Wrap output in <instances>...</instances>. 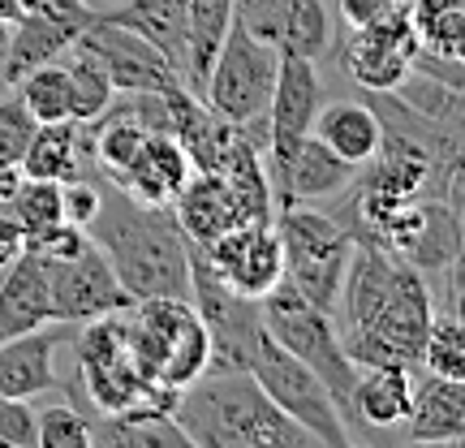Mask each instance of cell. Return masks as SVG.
Instances as JSON below:
<instances>
[{"label":"cell","instance_id":"cell-1","mask_svg":"<svg viewBox=\"0 0 465 448\" xmlns=\"http://www.w3.org/2000/svg\"><path fill=\"white\" fill-rule=\"evenodd\" d=\"M86 233L134 302L190 298V237L173 203H138L125 190H108Z\"/></svg>","mask_w":465,"mask_h":448},{"label":"cell","instance_id":"cell-2","mask_svg":"<svg viewBox=\"0 0 465 448\" xmlns=\"http://www.w3.org/2000/svg\"><path fill=\"white\" fill-rule=\"evenodd\" d=\"M194 448H315L319 440L284 414L246 366L207 371L173 405Z\"/></svg>","mask_w":465,"mask_h":448},{"label":"cell","instance_id":"cell-3","mask_svg":"<svg viewBox=\"0 0 465 448\" xmlns=\"http://www.w3.org/2000/svg\"><path fill=\"white\" fill-rule=\"evenodd\" d=\"M259 319H263L267 336H276L293 358L311 366L319 375V383L328 388L332 405L341 410V418H358L353 410V383H358V366L345 353V341L336 333V324L328 311H319L315 302H306L298 294V284L281 276V281L259 298Z\"/></svg>","mask_w":465,"mask_h":448},{"label":"cell","instance_id":"cell-4","mask_svg":"<svg viewBox=\"0 0 465 448\" xmlns=\"http://www.w3.org/2000/svg\"><path fill=\"white\" fill-rule=\"evenodd\" d=\"M272 224H276V237L284 250V276L298 284V294L306 302L336 315L341 284H345L349 259H353V229L328 212L306 207V203L281 207Z\"/></svg>","mask_w":465,"mask_h":448},{"label":"cell","instance_id":"cell-5","mask_svg":"<svg viewBox=\"0 0 465 448\" xmlns=\"http://www.w3.org/2000/svg\"><path fill=\"white\" fill-rule=\"evenodd\" d=\"M431 319V284L414 264L401 259L392 289L380 302V311L366 319L358 333L341 336V341H345V353L353 358V366H405V371H418Z\"/></svg>","mask_w":465,"mask_h":448},{"label":"cell","instance_id":"cell-6","mask_svg":"<svg viewBox=\"0 0 465 448\" xmlns=\"http://www.w3.org/2000/svg\"><path fill=\"white\" fill-rule=\"evenodd\" d=\"M276 69H281V52L259 35H250L237 17H232L229 35L220 44L203 100L212 113H220L232 125H254L267 116L272 104V86H276Z\"/></svg>","mask_w":465,"mask_h":448},{"label":"cell","instance_id":"cell-7","mask_svg":"<svg viewBox=\"0 0 465 448\" xmlns=\"http://www.w3.org/2000/svg\"><path fill=\"white\" fill-rule=\"evenodd\" d=\"M250 375L263 383L267 397L276 401L293 423H302L319 444H332V448L353 444V432L345 427V418H341V410L332 405L328 388L319 383V375L302 363V358H293L276 336H267V328L259 333V341H254Z\"/></svg>","mask_w":465,"mask_h":448},{"label":"cell","instance_id":"cell-8","mask_svg":"<svg viewBox=\"0 0 465 448\" xmlns=\"http://www.w3.org/2000/svg\"><path fill=\"white\" fill-rule=\"evenodd\" d=\"M78 375H83L86 397L95 401L100 414H116V410H130L147 397L151 383L143 380V371L134 366L130 345H125V311L116 315H100L91 324H78Z\"/></svg>","mask_w":465,"mask_h":448},{"label":"cell","instance_id":"cell-9","mask_svg":"<svg viewBox=\"0 0 465 448\" xmlns=\"http://www.w3.org/2000/svg\"><path fill=\"white\" fill-rule=\"evenodd\" d=\"M48 289H52V319L56 324H74V328L134 306V298L116 281L108 254L95 242H86L83 250H74L65 259H48Z\"/></svg>","mask_w":465,"mask_h":448},{"label":"cell","instance_id":"cell-10","mask_svg":"<svg viewBox=\"0 0 465 448\" xmlns=\"http://www.w3.org/2000/svg\"><path fill=\"white\" fill-rule=\"evenodd\" d=\"M95 17H100V9H95L91 0H44V5L26 9V14L9 26V56H5V78H9V86H14L22 74H31L35 65L65 56V52L83 39V31Z\"/></svg>","mask_w":465,"mask_h":448},{"label":"cell","instance_id":"cell-11","mask_svg":"<svg viewBox=\"0 0 465 448\" xmlns=\"http://www.w3.org/2000/svg\"><path fill=\"white\" fill-rule=\"evenodd\" d=\"M207 264L216 267V276L242 298H263L272 284L284 276V250L276 237L272 220H254V224H232L203 246Z\"/></svg>","mask_w":465,"mask_h":448},{"label":"cell","instance_id":"cell-12","mask_svg":"<svg viewBox=\"0 0 465 448\" xmlns=\"http://www.w3.org/2000/svg\"><path fill=\"white\" fill-rule=\"evenodd\" d=\"M78 44H83L86 52H95V56H100V65L108 69L116 95H138V91H155V95H164V91L185 86L182 74L168 65L164 56L151 48L143 35L125 31V26H113V22H104V17H95V22L86 26Z\"/></svg>","mask_w":465,"mask_h":448},{"label":"cell","instance_id":"cell-13","mask_svg":"<svg viewBox=\"0 0 465 448\" xmlns=\"http://www.w3.org/2000/svg\"><path fill=\"white\" fill-rule=\"evenodd\" d=\"M323 108V78L315 61L302 56H281L272 104H267V147L263 164H276L298 147L306 134L315 130V116Z\"/></svg>","mask_w":465,"mask_h":448},{"label":"cell","instance_id":"cell-14","mask_svg":"<svg viewBox=\"0 0 465 448\" xmlns=\"http://www.w3.org/2000/svg\"><path fill=\"white\" fill-rule=\"evenodd\" d=\"M267 168V182H272V199L289 207V203H323L336 199L353 185V164L345 155H336L319 134H306L298 147L289 151L284 160Z\"/></svg>","mask_w":465,"mask_h":448},{"label":"cell","instance_id":"cell-15","mask_svg":"<svg viewBox=\"0 0 465 448\" xmlns=\"http://www.w3.org/2000/svg\"><path fill=\"white\" fill-rule=\"evenodd\" d=\"M78 333L74 324H44L35 333L9 336L0 341V397H17V401H35L39 393L56 388V345H65L69 336Z\"/></svg>","mask_w":465,"mask_h":448},{"label":"cell","instance_id":"cell-16","mask_svg":"<svg viewBox=\"0 0 465 448\" xmlns=\"http://www.w3.org/2000/svg\"><path fill=\"white\" fill-rule=\"evenodd\" d=\"M190 177H194V160L182 147V138L177 134H147L143 151L108 182L138 203H173Z\"/></svg>","mask_w":465,"mask_h":448},{"label":"cell","instance_id":"cell-17","mask_svg":"<svg viewBox=\"0 0 465 448\" xmlns=\"http://www.w3.org/2000/svg\"><path fill=\"white\" fill-rule=\"evenodd\" d=\"M52 319V289H48V259L22 250L14 264L5 267V281H0V341L22 333H35Z\"/></svg>","mask_w":465,"mask_h":448},{"label":"cell","instance_id":"cell-18","mask_svg":"<svg viewBox=\"0 0 465 448\" xmlns=\"http://www.w3.org/2000/svg\"><path fill=\"white\" fill-rule=\"evenodd\" d=\"M405 440L414 444H465V380L422 375L414 380V405L405 418Z\"/></svg>","mask_w":465,"mask_h":448},{"label":"cell","instance_id":"cell-19","mask_svg":"<svg viewBox=\"0 0 465 448\" xmlns=\"http://www.w3.org/2000/svg\"><path fill=\"white\" fill-rule=\"evenodd\" d=\"M104 22L143 35L151 48L185 78V52H190V14L185 0H125L121 9H100Z\"/></svg>","mask_w":465,"mask_h":448},{"label":"cell","instance_id":"cell-20","mask_svg":"<svg viewBox=\"0 0 465 448\" xmlns=\"http://www.w3.org/2000/svg\"><path fill=\"white\" fill-rule=\"evenodd\" d=\"M311 134H319V138H323L336 155H345L353 168L371 164L375 151L383 147V121H380V113L362 100H336V104L323 100Z\"/></svg>","mask_w":465,"mask_h":448},{"label":"cell","instance_id":"cell-21","mask_svg":"<svg viewBox=\"0 0 465 448\" xmlns=\"http://www.w3.org/2000/svg\"><path fill=\"white\" fill-rule=\"evenodd\" d=\"M173 212H177V224L185 229V237L199 242V246L216 242L220 233L232 229V224H242L232 190L220 173H194L182 194L173 199Z\"/></svg>","mask_w":465,"mask_h":448},{"label":"cell","instance_id":"cell-22","mask_svg":"<svg viewBox=\"0 0 465 448\" xmlns=\"http://www.w3.org/2000/svg\"><path fill=\"white\" fill-rule=\"evenodd\" d=\"M95 427V444L104 448H194L190 435L182 432V423L151 405L147 397L130 405V410H116V414H100Z\"/></svg>","mask_w":465,"mask_h":448},{"label":"cell","instance_id":"cell-23","mask_svg":"<svg viewBox=\"0 0 465 448\" xmlns=\"http://www.w3.org/2000/svg\"><path fill=\"white\" fill-rule=\"evenodd\" d=\"M414 405V371L405 366H358L353 410L362 427H401Z\"/></svg>","mask_w":465,"mask_h":448},{"label":"cell","instance_id":"cell-24","mask_svg":"<svg viewBox=\"0 0 465 448\" xmlns=\"http://www.w3.org/2000/svg\"><path fill=\"white\" fill-rule=\"evenodd\" d=\"M86 151L91 143H86L83 121H39L31 147L22 155V173L44 177V182H74V177H83Z\"/></svg>","mask_w":465,"mask_h":448},{"label":"cell","instance_id":"cell-25","mask_svg":"<svg viewBox=\"0 0 465 448\" xmlns=\"http://www.w3.org/2000/svg\"><path fill=\"white\" fill-rule=\"evenodd\" d=\"M190 14V52H185V86L203 95L212 61H216L220 44L229 35L232 17H237V0H185Z\"/></svg>","mask_w":465,"mask_h":448},{"label":"cell","instance_id":"cell-26","mask_svg":"<svg viewBox=\"0 0 465 448\" xmlns=\"http://www.w3.org/2000/svg\"><path fill=\"white\" fill-rule=\"evenodd\" d=\"M14 95L31 108L35 121H74V83L65 61H44L14 83Z\"/></svg>","mask_w":465,"mask_h":448},{"label":"cell","instance_id":"cell-27","mask_svg":"<svg viewBox=\"0 0 465 448\" xmlns=\"http://www.w3.org/2000/svg\"><path fill=\"white\" fill-rule=\"evenodd\" d=\"M332 48V17H328V5L323 0H293L289 14L281 22V35H276V52L281 56H302V61H315Z\"/></svg>","mask_w":465,"mask_h":448},{"label":"cell","instance_id":"cell-28","mask_svg":"<svg viewBox=\"0 0 465 448\" xmlns=\"http://www.w3.org/2000/svg\"><path fill=\"white\" fill-rule=\"evenodd\" d=\"M69 69V83H74V121H95L100 113H108V104L116 100V86L108 78V69L100 65V56L95 52H86L83 44H74V48L61 56Z\"/></svg>","mask_w":465,"mask_h":448},{"label":"cell","instance_id":"cell-29","mask_svg":"<svg viewBox=\"0 0 465 448\" xmlns=\"http://www.w3.org/2000/svg\"><path fill=\"white\" fill-rule=\"evenodd\" d=\"M207 366H212V336H207L199 311H194V315L182 324V333H177L173 349H168V358H164V366H160V380L155 383L182 393V388H190L199 375H207Z\"/></svg>","mask_w":465,"mask_h":448},{"label":"cell","instance_id":"cell-30","mask_svg":"<svg viewBox=\"0 0 465 448\" xmlns=\"http://www.w3.org/2000/svg\"><path fill=\"white\" fill-rule=\"evenodd\" d=\"M9 216L17 220V229L35 237V233L52 229L65 220V207H61V182H44V177H22L9 203H0Z\"/></svg>","mask_w":465,"mask_h":448},{"label":"cell","instance_id":"cell-31","mask_svg":"<svg viewBox=\"0 0 465 448\" xmlns=\"http://www.w3.org/2000/svg\"><path fill=\"white\" fill-rule=\"evenodd\" d=\"M422 366L444 380H465V319L435 315L422 345Z\"/></svg>","mask_w":465,"mask_h":448},{"label":"cell","instance_id":"cell-32","mask_svg":"<svg viewBox=\"0 0 465 448\" xmlns=\"http://www.w3.org/2000/svg\"><path fill=\"white\" fill-rule=\"evenodd\" d=\"M95 427L74 405H48L39 410V448H91Z\"/></svg>","mask_w":465,"mask_h":448},{"label":"cell","instance_id":"cell-33","mask_svg":"<svg viewBox=\"0 0 465 448\" xmlns=\"http://www.w3.org/2000/svg\"><path fill=\"white\" fill-rule=\"evenodd\" d=\"M35 130H39V121L31 116V108L14 91L0 95V164H22Z\"/></svg>","mask_w":465,"mask_h":448},{"label":"cell","instance_id":"cell-34","mask_svg":"<svg viewBox=\"0 0 465 448\" xmlns=\"http://www.w3.org/2000/svg\"><path fill=\"white\" fill-rule=\"evenodd\" d=\"M104 190L91 177H74V182H61V207H65V220L78 224V229H91V220L100 216Z\"/></svg>","mask_w":465,"mask_h":448},{"label":"cell","instance_id":"cell-35","mask_svg":"<svg viewBox=\"0 0 465 448\" xmlns=\"http://www.w3.org/2000/svg\"><path fill=\"white\" fill-rule=\"evenodd\" d=\"M289 5H293V0H237V22H242L250 35H259V39H267V44H276Z\"/></svg>","mask_w":465,"mask_h":448},{"label":"cell","instance_id":"cell-36","mask_svg":"<svg viewBox=\"0 0 465 448\" xmlns=\"http://www.w3.org/2000/svg\"><path fill=\"white\" fill-rule=\"evenodd\" d=\"M392 5H405V0H341V17L349 22V31H362L371 22H380Z\"/></svg>","mask_w":465,"mask_h":448},{"label":"cell","instance_id":"cell-37","mask_svg":"<svg viewBox=\"0 0 465 448\" xmlns=\"http://www.w3.org/2000/svg\"><path fill=\"white\" fill-rule=\"evenodd\" d=\"M22 250H26V233L17 229V220L9 216L5 207H0V272H5V267L14 264V259L22 254Z\"/></svg>","mask_w":465,"mask_h":448},{"label":"cell","instance_id":"cell-38","mask_svg":"<svg viewBox=\"0 0 465 448\" xmlns=\"http://www.w3.org/2000/svg\"><path fill=\"white\" fill-rule=\"evenodd\" d=\"M22 164H0V203H9V194H14L17 185H22Z\"/></svg>","mask_w":465,"mask_h":448},{"label":"cell","instance_id":"cell-39","mask_svg":"<svg viewBox=\"0 0 465 448\" xmlns=\"http://www.w3.org/2000/svg\"><path fill=\"white\" fill-rule=\"evenodd\" d=\"M9 26L14 22H0V95H9L14 86H9V78H5V56H9Z\"/></svg>","mask_w":465,"mask_h":448},{"label":"cell","instance_id":"cell-40","mask_svg":"<svg viewBox=\"0 0 465 448\" xmlns=\"http://www.w3.org/2000/svg\"><path fill=\"white\" fill-rule=\"evenodd\" d=\"M22 17V5L17 0H0V22H17Z\"/></svg>","mask_w":465,"mask_h":448},{"label":"cell","instance_id":"cell-41","mask_svg":"<svg viewBox=\"0 0 465 448\" xmlns=\"http://www.w3.org/2000/svg\"><path fill=\"white\" fill-rule=\"evenodd\" d=\"M452 315H457V319H465V294H461V302L452 306Z\"/></svg>","mask_w":465,"mask_h":448},{"label":"cell","instance_id":"cell-42","mask_svg":"<svg viewBox=\"0 0 465 448\" xmlns=\"http://www.w3.org/2000/svg\"><path fill=\"white\" fill-rule=\"evenodd\" d=\"M17 5H22V14H26V9H35V5H44V0H17Z\"/></svg>","mask_w":465,"mask_h":448},{"label":"cell","instance_id":"cell-43","mask_svg":"<svg viewBox=\"0 0 465 448\" xmlns=\"http://www.w3.org/2000/svg\"><path fill=\"white\" fill-rule=\"evenodd\" d=\"M461 237H465V207H461Z\"/></svg>","mask_w":465,"mask_h":448},{"label":"cell","instance_id":"cell-44","mask_svg":"<svg viewBox=\"0 0 465 448\" xmlns=\"http://www.w3.org/2000/svg\"><path fill=\"white\" fill-rule=\"evenodd\" d=\"M461 116H465V95H461Z\"/></svg>","mask_w":465,"mask_h":448}]
</instances>
